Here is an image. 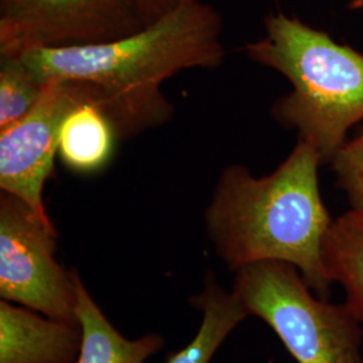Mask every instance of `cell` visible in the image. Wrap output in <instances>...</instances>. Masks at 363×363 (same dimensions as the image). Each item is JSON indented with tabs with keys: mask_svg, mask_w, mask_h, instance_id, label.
I'll use <instances>...</instances> for the list:
<instances>
[{
	"mask_svg": "<svg viewBox=\"0 0 363 363\" xmlns=\"http://www.w3.org/2000/svg\"><path fill=\"white\" fill-rule=\"evenodd\" d=\"M77 318L82 346L77 363H145L164 347V337L156 333L138 339L120 334L105 316L81 276L77 280Z\"/></svg>",
	"mask_w": 363,
	"mask_h": 363,
	"instance_id": "cell-9",
	"label": "cell"
},
{
	"mask_svg": "<svg viewBox=\"0 0 363 363\" xmlns=\"http://www.w3.org/2000/svg\"><path fill=\"white\" fill-rule=\"evenodd\" d=\"M79 325L0 300V363H77Z\"/></svg>",
	"mask_w": 363,
	"mask_h": 363,
	"instance_id": "cell-8",
	"label": "cell"
},
{
	"mask_svg": "<svg viewBox=\"0 0 363 363\" xmlns=\"http://www.w3.org/2000/svg\"><path fill=\"white\" fill-rule=\"evenodd\" d=\"M117 138L113 123L101 108L79 105L62 123L58 155L67 169L96 172L111 160Z\"/></svg>",
	"mask_w": 363,
	"mask_h": 363,
	"instance_id": "cell-11",
	"label": "cell"
},
{
	"mask_svg": "<svg viewBox=\"0 0 363 363\" xmlns=\"http://www.w3.org/2000/svg\"><path fill=\"white\" fill-rule=\"evenodd\" d=\"M45 85L21 55L0 54V132L26 116L38 103Z\"/></svg>",
	"mask_w": 363,
	"mask_h": 363,
	"instance_id": "cell-13",
	"label": "cell"
},
{
	"mask_svg": "<svg viewBox=\"0 0 363 363\" xmlns=\"http://www.w3.org/2000/svg\"><path fill=\"white\" fill-rule=\"evenodd\" d=\"M325 262L333 284L363 325V210L351 208L333 220L325 237Z\"/></svg>",
	"mask_w": 363,
	"mask_h": 363,
	"instance_id": "cell-12",
	"label": "cell"
},
{
	"mask_svg": "<svg viewBox=\"0 0 363 363\" xmlns=\"http://www.w3.org/2000/svg\"><path fill=\"white\" fill-rule=\"evenodd\" d=\"M322 162L298 140L271 174L247 166L222 169L205 211L208 240L230 271L262 261L298 268L312 291L328 298L334 286L325 268V241L333 225L320 193Z\"/></svg>",
	"mask_w": 363,
	"mask_h": 363,
	"instance_id": "cell-1",
	"label": "cell"
},
{
	"mask_svg": "<svg viewBox=\"0 0 363 363\" xmlns=\"http://www.w3.org/2000/svg\"><path fill=\"white\" fill-rule=\"evenodd\" d=\"M195 1L202 0H138L145 26L159 21L174 10Z\"/></svg>",
	"mask_w": 363,
	"mask_h": 363,
	"instance_id": "cell-15",
	"label": "cell"
},
{
	"mask_svg": "<svg viewBox=\"0 0 363 363\" xmlns=\"http://www.w3.org/2000/svg\"><path fill=\"white\" fill-rule=\"evenodd\" d=\"M58 232L22 199L0 193V298L79 325V273L55 259Z\"/></svg>",
	"mask_w": 363,
	"mask_h": 363,
	"instance_id": "cell-5",
	"label": "cell"
},
{
	"mask_svg": "<svg viewBox=\"0 0 363 363\" xmlns=\"http://www.w3.org/2000/svg\"><path fill=\"white\" fill-rule=\"evenodd\" d=\"M100 86L72 79L46 82L37 105L26 116L0 132V191L22 199L40 217L50 220L43 189L52 177L62 123L84 104L105 108Z\"/></svg>",
	"mask_w": 363,
	"mask_h": 363,
	"instance_id": "cell-7",
	"label": "cell"
},
{
	"mask_svg": "<svg viewBox=\"0 0 363 363\" xmlns=\"http://www.w3.org/2000/svg\"><path fill=\"white\" fill-rule=\"evenodd\" d=\"M234 294L269 325L298 363H363L362 323L349 304L318 296L291 264L262 261L234 272Z\"/></svg>",
	"mask_w": 363,
	"mask_h": 363,
	"instance_id": "cell-4",
	"label": "cell"
},
{
	"mask_svg": "<svg viewBox=\"0 0 363 363\" xmlns=\"http://www.w3.org/2000/svg\"><path fill=\"white\" fill-rule=\"evenodd\" d=\"M145 27L138 0H0V54L88 46Z\"/></svg>",
	"mask_w": 363,
	"mask_h": 363,
	"instance_id": "cell-6",
	"label": "cell"
},
{
	"mask_svg": "<svg viewBox=\"0 0 363 363\" xmlns=\"http://www.w3.org/2000/svg\"><path fill=\"white\" fill-rule=\"evenodd\" d=\"M337 187L346 194L351 208L363 210V130L347 139L330 163Z\"/></svg>",
	"mask_w": 363,
	"mask_h": 363,
	"instance_id": "cell-14",
	"label": "cell"
},
{
	"mask_svg": "<svg viewBox=\"0 0 363 363\" xmlns=\"http://www.w3.org/2000/svg\"><path fill=\"white\" fill-rule=\"evenodd\" d=\"M265 37L244 48L247 58L291 82L271 115L331 163L347 133L363 120V54L325 31L284 13L268 15Z\"/></svg>",
	"mask_w": 363,
	"mask_h": 363,
	"instance_id": "cell-2",
	"label": "cell"
},
{
	"mask_svg": "<svg viewBox=\"0 0 363 363\" xmlns=\"http://www.w3.org/2000/svg\"><path fill=\"white\" fill-rule=\"evenodd\" d=\"M222 31L218 11L195 1L125 38L15 55H21L43 84L72 79L120 94H156L166 79L183 70L222 65L226 55Z\"/></svg>",
	"mask_w": 363,
	"mask_h": 363,
	"instance_id": "cell-3",
	"label": "cell"
},
{
	"mask_svg": "<svg viewBox=\"0 0 363 363\" xmlns=\"http://www.w3.org/2000/svg\"><path fill=\"white\" fill-rule=\"evenodd\" d=\"M268 363H272V362H268Z\"/></svg>",
	"mask_w": 363,
	"mask_h": 363,
	"instance_id": "cell-17",
	"label": "cell"
},
{
	"mask_svg": "<svg viewBox=\"0 0 363 363\" xmlns=\"http://www.w3.org/2000/svg\"><path fill=\"white\" fill-rule=\"evenodd\" d=\"M349 9L350 10H363V0H350Z\"/></svg>",
	"mask_w": 363,
	"mask_h": 363,
	"instance_id": "cell-16",
	"label": "cell"
},
{
	"mask_svg": "<svg viewBox=\"0 0 363 363\" xmlns=\"http://www.w3.org/2000/svg\"><path fill=\"white\" fill-rule=\"evenodd\" d=\"M189 303L202 313L201 325L193 340L169 354L166 363H211L228 337L250 316L238 296L220 286L211 271L205 276L202 291Z\"/></svg>",
	"mask_w": 363,
	"mask_h": 363,
	"instance_id": "cell-10",
	"label": "cell"
}]
</instances>
